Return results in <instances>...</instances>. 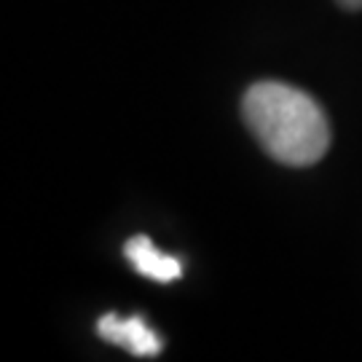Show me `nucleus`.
Masks as SVG:
<instances>
[{"mask_svg":"<svg viewBox=\"0 0 362 362\" xmlns=\"http://www.w3.org/2000/svg\"><path fill=\"white\" fill-rule=\"evenodd\" d=\"M124 255L134 266V272L143 274L145 279L151 282H175L182 276V263L177 258H172L167 252L156 250V245L148 236H132L129 242L124 245Z\"/></svg>","mask_w":362,"mask_h":362,"instance_id":"7ed1b4c3","label":"nucleus"},{"mask_svg":"<svg viewBox=\"0 0 362 362\" xmlns=\"http://www.w3.org/2000/svg\"><path fill=\"white\" fill-rule=\"evenodd\" d=\"M338 3L346 8H362V0H338Z\"/></svg>","mask_w":362,"mask_h":362,"instance_id":"20e7f679","label":"nucleus"},{"mask_svg":"<svg viewBox=\"0 0 362 362\" xmlns=\"http://www.w3.org/2000/svg\"><path fill=\"white\" fill-rule=\"evenodd\" d=\"M245 124L263 151L287 167H311L330 148L325 110L306 91L279 81H260L242 100Z\"/></svg>","mask_w":362,"mask_h":362,"instance_id":"f257e3e1","label":"nucleus"},{"mask_svg":"<svg viewBox=\"0 0 362 362\" xmlns=\"http://www.w3.org/2000/svg\"><path fill=\"white\" fill-rule=\"evenodd\" d=\"M97 333L105 338V341H110V344H116V346H124V349H129L132 354H137V357H156L161 346H164V341L158 338L153 327H148L145 320L140 314H134L129 320H121L118 314H105L103 320L97 322Z\"/></svg>","mask_w":362,"mask_h":362,"instance_id":"f03ea898","label":"nucleus"}]
</instances>
